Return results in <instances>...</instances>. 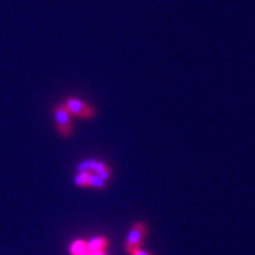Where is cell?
I'll use <instances>...</instances> for the list:
<instances>
[{"label":"cell","instance_id":"6da1fadb","mask_svg":"<svg viewBox=\"0 0 255 255\" xmlns=\"http://www.w3.org/2000/svg\"><path fill=\"white\" fill-rule=\"evenodd\" d=\"M55 121H56L57 131L63 137L72 134V114L68 111V108L64 104L55 108Z\"/></svg>","mask_w":255,"mask_h":255},{"label":"cell","instance_id":"7a4b0ae2","mask_svg":"<svg viewBox=\"0 0 255 255\" xmlns=\"http://www.w3.org/2000/svg\"><path fill=\"white\" fill-rule=\"evenodd\" d=\"M64 106L68 108L72 116H78L82 119H93L95 116V110L77 98H68Z\"/></svg>","mask_w":255,"mask_h":255},{"label":"cell","instance_id":"3957f363","mask_svg":"<svg viewBox=\"0 0 255 255\" xmlns=\"http://www.w3.org/2000/svg\"><path fill=\"white\" fill-rule=\"evenodd\" d=\"M146 233H147V227L144 223H135L133 225V228L130 229L129 235L127 237V241H125V250L130 252L133 249L141 248L142 244H143V240L146 237Z\"/></svg>","mask_w":255,"mask_h":255},{"label":"cell","instance_id":"277c9868","mask_svg":"<svg viewBox=\"0 0 255 255\" xmlns=\"http://www.w3.org/2000/svg\"><path fill=\"white\" fill-rule=\"evenodd\" d=\"M93 173L98 175L99 177H102L104 181H110L112 177V169L108 164H106L104 161L97 160L94 165V169H93Z\"/></svg>","mask_w":255,"mask_h":255},{"label":"cell","instance_id":"5b68a950","mask_svg":"<svg viewBox=\"0 0 255 255\" xmlns=\"http://www.w3.org/2000/svg\"><path fill=\"white\" fill-rule=\"evenodd\" d=\"M86 246L90 252H101L108 248V240L103 236H97L91 240L86 241Z\"/></svg>","mask_w":255,"mask_h":255},{"label":"cell","instance_id":"8992f818","mask_svg":"<svg viewBox=\"0 0 255 255\" xmlns=\"http://www.w3.org/2000/svg\"><path fill=\"white\" fill-rule=\"evenodd\" d=\"M71 254L72 255H89L90 250L86 246V241L84 240H76L71 245Z\"/></svg>","mask_w":255,"mask_h":255},{"label":"cell","instance_id":"52a82bcc","mask_svg":"<svg viewBox=\"0 0 255 255\" xmlns=\"http://www.w3.org/2000/svg\"><path fill=\"white\" fill-rule=\"evenodd\" d=\"M89 186L93 189H104L107 186V181H104L103 178L99 177L95 173H90L89 177Z\"/></svg>","mask_w":255,"mask_h":255},{"label":"cell","instance_id":"ba28073f","mask_svg":"<svg viewBox=\"0 0 255 255\" xmlns=\"http://www.w3.org/2000/svg\"><path fill=\"white\" fill-rule=\"evenodd\" d=\"M89 177H90V172H78V175L74 177V182L80 188H88Z\"/></svg>","mask_w":255,"mask_h":255},{"label":"cell","instance_id":"9c48e42d","mask_svg":"<svg viewBox=\"0 0 255 255\" xmlns=\"http://www.w3.org/2000/svg\"><path fill=\"white\" fill-rule=\"evenodd\" d=\"M95 163H97L95 159H88V160H84L80 165H78V172H90V173H93Z\"/></svg>","mask_w":255,"mask_h":255},{"label":"cell","instance_id":"30bf717a","mask_svg":"<svg viewBox=\"0 0 255 255\" xmlns=\"http://www.w3.org/2000/svg\"><path fill=\"white\" fill-rule=\"evenodd\" d=\"M128 254L129 255H154V254H151L150 252H146V250H143L142 248L133 249V250H130V252H128Z\"/></svg>","mask_w":255,"mask_h":255},{"label":"cell","instance_id":"8fae6325","mask_svg":"<svg viewBox=\"0 0 255 255\" xmlns=\"http://www.w3.org/2000/svg\"><path fill=\"white\" fill-rule=\"evenodd\" d=\"M89 255H108V254L106 253V250H101V252H90V254Z\"/></svg>","mask_w":255,"mask_h":255}]
</instances>
